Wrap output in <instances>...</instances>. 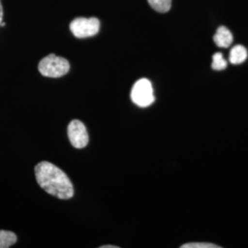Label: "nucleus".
Returning a JSON list of instances; mask_svg holds the SVG:
<instances>
[{
  "instance_id": "f257e3e1",
  "label": "nucleus",
  "mask_w": 248,
  "mask_h": 248,
  "mask_svg": "<svg viewBox=\"0 0 248 248\" xmlns=\"http://www.w3.org/2000/svg\"><path fill=\"white\" fill-rule=\"evenodd\" d=\"M38 184L47 193L61 200H68L74 196V186L62 169L50 162H41L35 167Z\"/></svg>"
},
{
  "instance_id": "f03ea898",
  "label": "nucleus",
  "mask_w": 248,
  "mask_h": 248,
  "mask_svg": "<svg viewBox=\"0 0 248 248\" xmlns=\"http://www.w3.org/2000/svg\"><path fill=\"white\" fill-rule=\"evenodd\" d=\"M39 72L46 78H57L66 75L70 70V63L55 54H50L41 60L38 65Z\"/></svg>"
},
{
  "instance_id": "7ed1b4c3",
  "label": "nucleus",
  "mask_w": 248,
  "mask_h": 248,
  "mask_svg": "<svg viewBox=\"0 0 248 248\" xmlns=\"http://www.w3.org/2000/svg\"><path fill=\"white\" fill-rule=\"evenodd\" d=\"M131 98L135 105L141 108L152 105L155 102V96L150 81L146 78L138 80L133 85Z\"/></svg>"
},
{
  "instance_id": "20e7f679",
  "label": "nucleus",
  "mask_w": 248,
  "mask_h": 248,
  "mask_svg": "<svg viewBox=\"0 0 248 248\" xmlns=\"http://www.w3.org/2000/svg\"><path fill=\"white\" fill-rule=\"evenodd\" d=\"M70 31L73 35L79 39L92 37L98 34L100 21L97 18H75L70 23Z\"/></svg>"
},
{
  "instance_id": "39448f33",
  "label": "nucleus",
  "mask_w": 248,
  "mask_h": 248,
  "mask_svg": "<svg viewBox=\"0 0 248 248\" xmlns=\"http://www.w3.org/2000/svg\"><path fill=\"white\" fill-rule=\"evenodd\" d=\"M68 138L75 148L82 149L89 143V133L85 124L78 120H74L68 125Z\"/></svg>"
},
{
  "instance_id": "423d86ee",
  "label": "nucleus",
  "mask_w": 248,
  "mask_h": 248,
  "mask_svg": "<svg viewBox=\"0 0 248 248\" xmlns=\"http://www.w3.org/2000/svg\"><path fill=\"white\" fill-rule=\"evenodd\" d=\"M213 41L217 46L222 48H227L232 45L233 37L226 27L221 26L218 28L215 35L213 37Z\"/></svg>"
},
{
  "instance_id": "0eeeda50",
  "label": "nucleus",
  "mask_w": 248,
  "mask_h": 248,
  "mask_svg": "<svg viewBox=\"0 0 248 248\" xmlns=\"http://www.w3.org/2000/svg\"><path fill=\"white\" fill-rule=\"evenodd\" d=\"M248 58V50L243 45H235L230 53V62L232 64H240Z\"/></svg>"
},
{
  "instance_id": "6e6552de",
  "label": "nucleus",
  "mask_w": 248,
  "mask_h": 248,
  "mask_svg": "<svg viewBox=\"0 0 248 248\" xmlns=\"http://www.w3.org/2000/svg\"><path fill=\"white\" fill-rule=\"evenodd\" d=\"M17 242V235L13 232L0 230V248H9Z\"/></svg>"
},
{
  "instance_id": "1a4fd4ad",
  "label": "nucleus",
  "mask_w": 248,
  "mask_h": 248,
  "mask_svg": "<svg viewBox=\"0 0 248 248\" xmlns=\"http://www.w3.org/2000/svg\"><path fill=\"white\" fill-rule=\"evenodd\" d=\"M151 8L159 13H166L171 8L172 0H147Z\"/></svg>"
},
{
  "instance_id": "9d476101",
  "label": "nucleus",
  "mask_w": 248,
  "mask_h": 248,
  "mask_svg": "<svg viewBox=\"0 0 248 248\" xmlns=\"http://www.w3.org/2000/svg\"><path fill=\"white\" fill-rule=\"evenodd\" d=\"M212 67L213 70H216V71H222L227 67V62L223 58L222 53H216L213 54Z\"/></svg>"
},
{
  "instance_id": "9b49d317",
  "label": "nucleus",
  "mask_w": 248,
  "mask_h": 248,
  "mask_svg": "<svg viewBox=\"0 0 248 248\" xmlns=\"http://www.w3.org/2000/svg\"><path fill=\"white\" fill-rule=\"evenodd\" d=\"M220 247L214 245V244H210V243H189L183 245L181 248H218Z\"/></svg>"
},
{
  "instance_id": "f8f14e48",
  "label": "nucleus",
  "mask_w": 248,
  "mask_h": 248,
  "mask_svg": "<svg viewBox=\"0 0 248 248\" xmlns=\"http://www.w3.org/2000/svg\"><path fill=\"white\" fill-rule=\"evenodd\" d=\"M3 14H4V12H3V7H2L1 1H0V24H1L2 19H3Z\"/></svg>"
},
{
  "instance_id": "ddd939ff",
  "label": "nucleus",
  "mask_w": 248,
  "mask_h": 248,
  "mask_svg": "<svg viewBox=\"0 0 248 248\" xmlns=\"http://www.w3.org/2000/svg\"><path fill=\"white\" fill-rule=\"evenodd\" d=\"M100 248H118V247H115V246H103Z\"/></svg>"
}]
</instances>
